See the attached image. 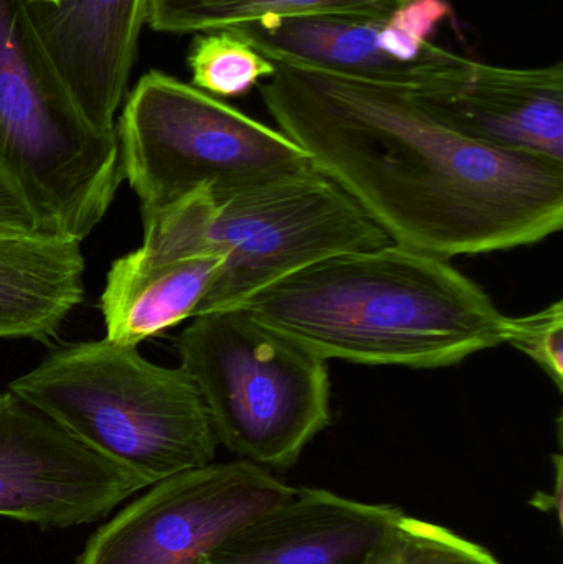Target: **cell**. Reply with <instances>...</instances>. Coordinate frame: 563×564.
<instances>
[{
	"label": "cell",
	"instance_id": "6da1fadb",
	"mask_svg": "<svg viewBox=\"0 0 563 564\" xmlns=\"http://www.w3.org/2000/svg\"><path fill=\"white\" fill-rule=\"evenodd\" d=\"M274 65L258 88L278 129L392 243L450 260L562 230L563 162L466 138L409 89Z\"/></svg>",
	"mask_w": 563,
	"mask_h": 564
},
{
	"label": "cell",
	"instance_id": "7a4b0ae2",
	"mask_svg": "<svg viewBox=\"0 0 563 564\" xmlns=\"http://www.w3.org/2000/svg\"><path fill=\"white\" fill-rule=\"evenodd\" d=\"M238 307L324 360L413 370L505 345L511 318L445 258L392 241L317 261Z\"/></svg>",
	"mask_w": 563,
	"mask_h": 564
},
{
	"label": "cell",
	"instance_id": "3957f363",
	"mask_svg": "<svg viewBox=\"0 0 563 564\" xmlns=\"http://www.w3.org/2000/svg\"><path fill=\"white\" fill-rule=\"evenodd\" d=\"M141 250L221 258L198 315L238 307L310 264L390 243L387 235L320 171L268 182L230 197L198 191L142 217Z\"/></svg>",
	"mask_w": 563,
	"mask_h": 564
},
{
	"label": "cell",
	"instance_id": "277c9868",
	"mask_svg": "<svg viewBox=\"0 0 563 564\" xmlns=\"http://www.w3.org/2000/svg\"><path fill=\"white\" fill-rule=\"evenodd\" d=\"M9 390L83 443L154 484L214 463L217 437L181 367L108 338L53 350Z\"/></svg>",
	"mask_w": 563,
	"mask_h": 564
},
{
	"label": "cell",
	"instance_id": "5b68a950",
	"mask_svg": "<svg viewBox=\"0 0 563 564\" xmlns=\"http://www.w3.org/2000/svg\"><path fill=\"white\" fill-rule=\"evenodd\" d=\"M0 181L50 234L78 243L122 181L116 132L96 131L76 108L30 0H0Z\"/></svg>",
	"mask_w": 563,
	"mask_h": 564
},
{
	"label": "cell",
	"instance_id": "8992f818",
	"mask_svg": "<svg viewBox=\"0 0 563 564\" xmlns=\"http://www.w3.org/2000/svg\"><path fill=\"white\" fill-rule=\"evenodd\" d=\"M175 348L217 443L238 459L283 469L329 426L327 360L243 307L197 315Z\"/></svg>",
	"mask_w": 563,
	"mask_h": 564
},
{
	"label": "cell",
	"instance_id": "52a82bcc",
	"mask_svg": "<svg viewBox=\"0 0 563 564\" xmlns=\"http://www.w3.org/2000/svg\"><path fill=\"white\" fill-rule=\"evenodd\" d=\"M116 139L142 217L198 191L230 197L314 169L280 129L159 69L129 93Z\"/></svg>",
	"mask_w": 563,
	"mask_h": 564
},
{
	"label": "cell",
	"instance_id": "ba28073f",
	"mask_svg": "<svg viewBox=\"0 0 563 564\" xmlns=\"http://www.w3.org/2000/svg\"><path fill=\"white\" fill-rule=\"evenodd\" d=\"M296 487L248 460L151 484L88 536L73 564H197Z\"/></svg>",
	"mask_w": 563,
	"mask_h": 564
},
{
	"label": "cell",
	"instance_id": "9c48e42d",
	"mask_svg": "<svg viewBox=\"0 0 563 564\" xmlns=\"http://www.w3.org/2000/svg\"><path fill=\"white\" fill-rule=\"evenodd\" d=\"M149 486L12 391L0 393V519L42 530L89 525Z\"/></svg>",
	"mask_w": 563,
	"mask_h": 564
},
{
	"label": "cell",
	"instance_id": "30bf717a",
	"mask_svg": "<svg viewBox=\"0 0 563 564\" xmlns=\"http://www.w3.org/2000/svg\"><path fill=\"white\" fill-rule=\"evenodd\" d=\"M452 15L448 0H407L386 15L263 19L231 32L273 63L314 66L412 91L466 58L433 42Z\"/></svg>",
	"mask_w": 563,
	"mask_h": 564
},
{
	"label": "cell",
	"instance_id": "8fae6325",
	"mask_svg": "<svg viewBox=\"0 0 563 564\" xmlns=\"http://www.w3.org/2000/svg\"><path fill=\"white\" fill-rule=\"evenodd\" d=\"M466 138L515 154L563 162V65L509 68L466 56L412 89Z\"/></svg>",
	"mask_w": 563,
	"mask_h": 564
},
{
	"label": "cell",
	"instance_id": "7c38bea8",
	"mask_svg": "<svg viewBox=\"0 0 563 564\" xmlns=\"http://www.w3.org/2000/svg\"><path fill=\"white\" fill-rule=\"evenodd\" d=\"M405 513L300 487L197 564H392Z\"/></svg>",
	"mask_w": 563,
	"mask_h": 564
},
{
	"label": "cell",
	"instance_id": "4fadbf2b",
	"mask_svg": "<svg viewBox=\"0 0 563 564\" xmlns=\"http://www.w3.org/2000/svg\"><path fill=\"white\" fill-rule=\"evenodd\" d=\"M148 7L149 0H30L50 59L96 131L116 132Z\"/></svg>",
	"mask_w": 563,
	"mask_h": 564
},
{
	"label": "cell",
	"instance_id": "5bb4252c",
	"mask_svg": "<svg viewBox=\"0 0 563 564\" xmlns=\"http://www.w3.org/2000/svg\"><path fill=\"white\" fill-rule=\"evenodd\" d=\"M220 268L208 253L159 258L138 248L118 258L99 299L106 338L138 347L197 317Z\"/></svg>",
	"mask_w": 563,
	"mask_h": 564
},
{
	"label": "cell",
	"instance_id": "9a60e30c",
	"mask_svg": "<svg viewBox=\"0 0 563 564\" xmlns=\"http://www.w3.org/2000/svg\"><path fill=\"white\" fill-rule=\"evenodd\" d=\"M82 243L0 237V340L48 341L85 299Z\"/></svg>",
	"mask_w": 563,
	"mask_h": 564
},
{
	"label": "cell",
	"instance_id": "2e32d148",
	"mask_svg": "<svg viewBox=\"0 0 563 564\" xmlns=\"http://www.w3.org/2000/svg\"><path fill=\"white\" fill-rule=\"evenodd\" d=\"M407 0H149V29L159 33L234 30L263 19L359 13L386 15Z\"/></svg>",
	"mask_w": 563,
	"mask_h": 564
},
{
	"label": "cell",
	"instance_id": "e0dca14e",
	"mask_svg": "<svg viewBox=\"0 0 563 564\" xmlns=\"http://www.w3.org/2000/svg\"><path fill=\"white\" fill-rule=\"evenodd\" d=\"M192 86L215 98H238L267 82L277 65L231 30L195 33L188 46Z\"/></svg>",
	"mask_w": 563,
	"mask_h": 564
},
{
	"label": "cell",
	"instance_id": "ac0fdd59",
	"mask_svg": "<svg viewBox=\"0 0 563 564\" xmlns=\"http://www.w3.org/2000/svg\"><path fill=\"white\" fill-rule=\"evenodd\" d=\"M392 564H501L495 555L446 527L405 516Z\"/></svg>",
	"mask_w": 563,
	"mask_h": 564
},
{
	"label": "cell",
	"instance_id": "d6986e66",
	"mask_svg": "<svg viewBox=\"0 0 563 564\" xmlns=\"http://www.w3.org/2000/svg\"><path fill=\"white\" fill-rule=\"evenodd\" d=\"M531 358L551 378L557 390L563 388V302L524 317L509 318L508 340Z\"/></svg>",
	"mask_w": 563,
	"mask_h": 564
},
{
	"label": "cell",
	"instance_id": "ffe728a7",
	"mask_svg": "<svg viewBox=\"0 0 563 564\" xmlns=\"http://www.w3.org/2000/svg\"><path fill=\"white\" fill-rule=\"evenodd\" d=\"M0 237H56L50 234L22 198L0 181Z\"/></svg>",
	"mask_w": 563,
	"mask_h": 564
},
{
	"label": "cell",
	"instance_id": "44dd1931",
	"mask_svg": "<svg viewBox=\"0 0 563 564\" xmlns=\"http://www.w3.org/2000/svg\"><path fill=\"white\" fill-rule=\"evenodd\" d=\"M32 2L56 3L58 0H32Z\"/></svg>",
	"mask_w": 563,
	"mask_h": 564
}]
</instances>
